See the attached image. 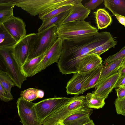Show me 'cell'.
<instances>
[{
	"label": "cell",
	"mask_w": 125,
	"mask_h": 125,
	"mask_svg": "<svg viewBox=\"0 0 125 125\" xmlns=\"http://www.w3.org/2000/svg\"><path fill=\"white\" fill-rule=\"evenodd\" d=\"M112 38L110 32L103 31L80 41H63L62 53L57 63L60 72L64 74L78 73L77 65L83 56Z\"/></svg>",
	"instance_id": "1"
},
{
	"label": "cell",
	"mask_w": 125,
	"mask_h": 125,
	"mask_svg": "<svg viewBox=\"0 0 125 125\" xmlns=\"http://www.w3.org/2000/svg\"><path fill=\"white\" fill-rule=\"evenodd\" d=\"M98 32L97 29L85 21L70 22L57 28L58 38L62 41L77 42L94 36Z\"/></svg>",
	"instance_id": "2"
},
{
	"label": "cell",
	"mask_w": 125,
	"mask_h": 125,
	"mask_svg": "<svg viewBox=\"0 0 125 125\" xmlns=\"http://www.w3.org/2000/svg\"><path fill=\"white\" fill-rule=\"evenodd\" d=\"M85 96L75 95L68 98L43 121V125H55L73 114L89 108Z\"/></svg>",
	"instance_id": "3"
},
{
	"label": "cell",
	"mask_w": 125,
	"mask_h": 125,
	"mask_svg": "<svg viewBox=\"0 0 125 125\" xmlns=\"http://www.w3.org/2000/svg\"><path fill=\"white\" fill-rule=\"evenodd\" d=\"M78 2L77 0H20L16 6L35 16L62 6H72Z\"/></svg>",
	"instance_id": "4"
},
{
	"label": "cell",
	"mask_w": 125,
	"mask_h": 125,
	"mask_svg": "<svg viewBox=\"0 0 125 125\" xmlns=\"http://www.w3.org/2000/svg\"><path fill=\"white\" fill-rule=\"evenodd\" d=\"M12 47H0V58L6 72L13 80L15 85L20 89L27 78L22 73L21 67L12 52Z\"/></svg>",
	"instance_id": "5"
},
{
	"label": "cell",
	"mask_w": 125,
	"mask_h": 125,
	"mask_svg": "<svg viewBox=\"0 0 125 125\" xmlns=\"http://www.w3.org/2000/svg\"><path fill=\"white\" fill-rule=\"evenodd\" d=\"M57 28L53 26L39 33L27 60L39 56L49 50L58 39Z\"/></svg>",
	"instance_id": "6"
},
{
	"label": "cell",
	"mask_w": 125,
	"mask_h": 125,
	"mask_svg": "<svg viewBox=\"0 0 125 125\" xmlns=\"http://www.w3.org/2000/svg\"><path fill=\"white\" fill-rule=\"evenodd\" d=\"M39 33H31L18 42L12 48L13 54L21 67L27 60Z\"/></svg>",
	"instance_id": "7"
},
{
	"label": "cell",
	"mask_w": 125,
	"mask_h": 125,
	"mask_svg": "<svg viewBox=\"0 0 125 125\" xmlns=\"http://www.w3.org/2000/svg\"><path fill=\"white\" fill-rule=\"evenodd\" d=\"M31 102L27 101L21 97L16 102L19 116L23 125H42L35 107Z\"/></svg>",
	"instance_id": "8"
},
{
	"label": "cell",
	"mask_w": 125,
	"mask_h": 125,
	"mask_svg": "<svg viewBox=\"0 0 125 125\" xmlns=\"http://www.w3.org/2000/svg\"><path fill=\"white\" fill-rule=\"evenodd\" d=\"M68 98L57 97L43 99L35 104V107L41 122L63 104Z\"/></svg>",
	"instance_id": "9"
},
{
	"label": "cell",
	"mask_w": 125,
	"mask_h": 125,
	"mask_svg": "<svg viewBox=\"0 0 125 125\" xmlns=\"http://www.w3.org/2000/svg\"><path fill=\"white\" fill-rule=\"evenodd\" d=\"M62 40L58 38L46 53L33 76L44 70L53 63H58L62 53Z\"/></svg>",
	"instance_id": "10"
},
{
	"label": "cell",
	"mask_w": 125,
	"mask_h": 125,
	"mask_svg": "<svg viewBox=\"0 0 125 125\" xmlns=\"http://www.w3.org/2000/svg\"><path fill=\"white\" fill-rule=\"evenodd\" d=\"M1 23L17 42L27 35L26 24L20 18L13 15Z\"/></svg>",
	"instance_id": "11"
},
{
	"label": "cell",
	"mask_w": 125,
	"mask_h": 125,
	"mask_svg": "<svg viewBox=\"0 0 125 125\" xmlns=\"http://www.w3.org/2000/svg\"><path fill=\"white\" fill-rule=\"evenodd\" d=\"M96 68L86 73L73 74L67 82L66 87L67 94L78 95L83 94L82 91L84 85Z\"/></svg>",
	"instance_id": "12"
},
{
	"label": "cell",
	"mask_w": 125,
	"mask_h": 125,
	"mask_svg": "<svg viewBox=\"0 0 125 125\" xmlns=\"http://www.w3.org/2000/svg\"><path fill=\"white\" fill-rule=\"evenodd\" d=\"M120 77L117 72L100 81L95 87L92 93L95 95L105 99L109 94L115 88Z\"/></svg>",
	"instance_id": "13"
},
{
	"label": "cell",
	"mask_w": 125,
	"mask_h": 125,
	"mask_svg": "<svg viewBox=\"0 0 125 125\" xmlns=\"http://www.w3.org/2000/svg\"><path fill=\"white\" fill-rule=\"evenodd\" d=\"M102 62L101 58L97 54H86L81 59L78 63V73L83 74L90 72L97 68Z\"/></svg>",
	"instance_id": "14"
},
{
	"label": "cell",
	"mask_w": 125,
	"mask_h": 125,
	"mask_svg": "<svg viewBox=\"0 0 125 125\" xmlns=\"http://www.w3.org/2000/svg\"><path fill=\"white\" fill-rule=\"evenodd\" d=\"M91 11V10L85 7L82 2L72 5L68 14L61 25L70 22L84 21Z\"/></svg>",
	"instance_id": "15"
},
{
	"label": "cell",
	"mask_w": 125,
	"mask_h": 125,
	"mask_svg": "<svg viewBox=\"0 0 125 125\" xmlns=\"http://www.w3.org/2000/svg\"><path fill=\"white\" fill-rule=\"evenodd\" d=\"M93 113L92 109L89 108L72 114L62 122L65 125H83L89 121Z\"/></svg>",
	"instance_id": "16"
},
{
	"label": "cell",
	"mask_w": 125,
	"mask_h": 125,
	"mask_svg": "<svg viewBox=\"0 0 125 125\" xmlns=\"http://www.w3.org/2000/svg\"><path fill=\"white\" fill-rule=\"evenodd\" d=\"M46 52L39 56L27 60L21 66L22 72L26 77L33 76Z\"/></svg>",
	"instance_id": "17"
},
{
	"label": "cell",
	"mask_w": 125,
	"mask_h": 125,
	"mask_svg": "<svg viewBox=\"0 0 125 125\" xmlns=\"http://www.w3.org/2000/svg\"><path fill=\"white\" fill-rule=\"evenodd\" d=\"M70 10L42 21V24L38 30V33L41 32L53 26H55L57 28L61 25L68 15Z\"/></svg>",
	"instance_id": "18"
},
{
	"label": "cell",
	"mask_w": 125,
	"mask_h": 125,
	"mask_svg": "<svg viewBox=\"0 0 125 125\" xmlns=\"http://www.w3.org/2000/svg\"><path fill=\"white\" fill-rule=\"evenodd\" d=\"M16 0H0V23L14 15L13 10Z\"/></svg>",
	"instance_id": "19"
},
{
	"label": "cell",
	"mask_w": 125,
	"mask_h": 125,
	"mask_svg": "<svg viewBox=\"0 0 125 125\" xmlns=\"http://www.w3.org/2000/svg\"><path fill=\"white\" fill-rule=\"evenodd\" d=\"M104 4L114 16L125 17V0H105Z\"/></svg>",
	"instance_id": "20"
},
{
	"label": "cell",
	"mask_w": 125,
	"mask_h": 125,
	"mask_svg": "<svg viewBox=\"0 0 125 125\" xmlns=\"http://www.w3.org/2000/svg\"><path fill=\"white\" fill-rule=\"evenodd\" d=\"M124 58L116 60L104 65L101 73L99 82L117 73Z\"/></svg>",
	"instance_id": "21"
},
{
	"label": "cell",
	"mask_w": 125,
	"mask_h": 125,
	"mask_svg": "<svg viewBox=\"0 0 125 125\" xmlns=\"http://www.w3.org/2000/svg\"><path fill=\"white\" fill-rule=\"evenodd\" d=\"M94 13L98 29L106 28L111 23L112 21L111 17L104 9H99Z\"/></svg>",
	"instance_id": "22"
},
{
	"label": "cell",
	"mask_w": 125,
	"mask_h": 125,
	"mask_svg": "<svg viewBox=\"0 0 125 125\" xmlns=\"http://www.w3.org/2000/svg\"><path fill=\"white\" fill-rule=\"evenodd\" d=\"M17 42L2 24L0 23V47H12Z\"/></svg>",
	"instance_id": "23"
},
{
	"label": "cell",
	"mask_w": 125,
	"mask_h": 125,
	"mask_svg": "<svg viewBox=\"0 0 125 125\" xmlns=\"http://www.w3.org/2000/svg\"><path fill=\"white\" fill-rule=\"evenodd\" d=\"M85 97L86 104L90 108L99 109L103 107L105 104V99L92 93H88Z\"/></svg>",
	"instance_id": "24"
},
{
	"label": "cell",
	"mask_w": 125,
	"mask_h": 125,
	"mask_svg": "<svg viewBox=\"0 0 125 125\" xmlns=\"http://www.w3.org/2000/svg\"><path fill=\"white\" fill-rule=\"evenodd\" d=\"M104 66L102 63L96 69L84 85L83 93L91 88L95 87L99 81L101 73Z\"/></svg>",
	"instance_id": "25"
},
{
	"label": "cell",
	"mask_w": 125,
	"mask_h": 125,
	"mask_svg": "<svg viewBox=\"0 0 125 125\" xmlns=\"http://www.w3.org/2000/svg\"><path fill=\"white\" fill-rule=\"evenodd\" d=\"M0 84L7 91L11 93V88L15 85L11 78L6 71L0 70Z\"/></svg>",
	"instance_id": "26"
},
{
	"label": "cell",
	"mask_w": 125,
	"mask_h": 125,
	"mask_svg": "<svg viewBox=\"0 0 125 125\" xmlns=\"http://www.w3.org/2000/svg\"><path fill=\"white\" fill-rule=\"evenodd\" d=\"M117 43V42L112 38L103 44L92 50L87 54H95L100 56L110 48H114Z\"/></svg>",
	"instance_id": "27"
},
{
	"label": "cell",
	"mask_w": 125,
	"mask_h": 125,
	"mask_svg": "<svg viewBox=\"0 0 125 125\" xmlns=\"http://www.w3.org/2000/svg\"><path fill=\"white\" fill-rule=\"evenodd\" d=\"M39 89L29 88L22 91L20 93L21 97L25 100L30 102L38 98Z\"/></svg>",
	"instance_id": "28"
},
{
	"label": "cell",
	"mask_w": 125,
	"mask_h": 125,
	"mask_svg": "<svg viewBox=\"0 0 125 125\" xmlns=\"http://www.w3.org/2000/svg\"><path fill=\"white\" fill-rule=\"evenodd\" d=\"M72 5H67L54 9L46 13L38 15L39 18L42 21L57 15L63 12L69 10Z\"/></svg>",
	"instance_id": "29"
},
{
	"label": "cell",
	"mask_w": 125,
	"mask_h": 125,
	"mask_svg": "<svg viewBox=\"0 0 125 125\" xmlns=\"http://www.w3.org/2000/svg\"><path fill=\"white\" fill-rule=\"evenodd\" d=\"M125 58V46L115 54L109 56L103 62V65H106L113 61Z\"/></svg>",
	"instance_id": "30"
},
{
	"label": "cell",
	"mask_w": 125,
	"mask_h": 125,
	"mask_svg": "<svg viewBox=\"0 0 125 125\" xmlns=\"http://www.w3.org/2000/svg\"><path fill=\"white\" fill-rule=\"evenodd\" d=\"M114 104L117 114L125 116V97L121 99L117 98Z\"/></svg>",
	"instance_id": "31"
},
{
	"label": "cell",
	"mask_w": 125,
	"mask_h": 125,
	"mask_svg": "<svg viewBox=\"0 0 125 125\" xmlns=\"http://www.w3.org/2000/svg\"><path fill=\"white\" fill-rule=\"evenodd\" d=\"M0 98L1 100L4 102H8L14 99V98L11 93L6 90L0 84Z\"/></svg>",
	"instance_id": "32"
},
{
	"label": "cell",
	"mask_w": 125,
	"mask_h": 125,
	"mask_svg": "<svg viewBox=\"0 0 125 125\" xmlns=\"http://www.w3.org/2000/svg\"><path fill=\"white\" fill-rule=\"evenodd\" d=\"M104 1L103 0H91L85 3L84 6L88 9L94 10Z\"/></svg>",
	"instance_id": "33"
},
{
	"label": "cell",
	"mask_w": 125,
	"mask_h": 125,
	"mask_svg": "<svg viewBox=\"0 0 125 125\" xmlns=\"http://www.w3.org/2000/svg\"><path fill=\"white\" fill-rule=\"evenodd\" d=\"M117 98L121 99L125 97V87L122 86L116 88Z\"/></svg>",
	"instance_id": "34"
},
{
	"label": "cell",
	"mask_w": 125,
	"mask_h": 125,
	"mask_svg": "<svg viewBox=\"0 0 125 125\" xmlns=\"http://www.w3.org/2000/svg\"><path fill=\"white\" fill-rule=\"evenodd\" d=\"M122 86L125 87V76L119 78L115 86V88H116Z\"/></svg>",
	"instance_id": "35"
},
{
	"label": "cell",
	"mask_w": 125,
	"mask_h": 125,
	"mask_svg": "<svg viewBox=\"0 0 125 125\" xmlns=\"http://www.w3.org/2000/svg\"><path fill=\"white\" fill-rule=\"evenodd\" d=\"M115 16L119 23L125 27V17L117 15H115Z\"/></svg>",
	"instance_id": "36"
},
{
	"label": "cell",
	"mask_w": 125,
	"mask_h": 125,
	"mask_svg": "<svg viewBox=\"0 0 125 125\" xmlns=\"http://www.w3.org/2000/svg\"><path fill=\"white\" fill-rule=\"evenodd\" d=\"M118 71L120 74L119 78L125 76V66L120 67Z\"/></svg>",
	"instance_id": "37"
},
{
	"label": "cell",
	"mask_w": 125,
	"mask_h": 125,
	"mask_svg": "<svg viewBox=\"0 0 125 125\" xmlns=\"http://www.w3.org/2000/svg\"><path fill=\"white\" fill-rule=\"evenodd\" d=\"M83 125H95L93 120L90 119L88 122L84 124Z\"/></svg>",
	"instance_id": "38"
},
{
	"label": "cell",
	"mask_w": 125,
	"mask_h": 125,
	"mask_svg": "<svg viewBox=\"0 0 125 125\" xmlns=\"http://www.w3.org/2000/svg\"><path fill=\"white\" fill-rule=\"evenodd\" d=\"M124 66H125V58L123 59L120 67Z\"/></svg>",
	"instance_id": "39"
},
{
	"label": "cell",
	"mask_w": 125,
	"mask_h": 125,
	"mask_svg": "<svg viewBox=\"0 0 125 125\" xmlns=\"http://www.w3.org/2000/svg\"><path fill=\"white\" fill-rule=\"evenodd\" d=\"M55 125H65L62 122H59Z\"/></svg>",
	"instance_id": "40"
},
{
	"label": "cell",
	"mask_w": 125,
	"mask_h": 125,
	"mask_svg": "<svg viewBox=\"0 0 125 125\" xmlns=\"http://www.w3.org/2000/svg\"><path fill=\"white\" fill-rule=\"evenodd\" d=\"M112 125H115L114 124H113Z\"/></svg>",
	"instance_id": "41"
}]
</instances>
